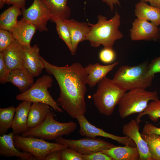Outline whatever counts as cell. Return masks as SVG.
<instances>
[{"label":"cell","mask_w":160,"mask_h":160,"mask_svg":"<svg viewBox=\"0 0 160 160\" xmlns=\"http://www.w3.org/2000/svg\"><path fill=\"white\" fill-rule=\"evenodd\" d=\"M46 71L53 75L60 89L57 100L61 107L72 118L84 115L86 111L85 95L87 91V74L80 63L59 66L48 63L41 57Z\"/></svg>","instance_id":"obj_1"},{"label":"cell","mask_w":160,"mask_h":160,"mask_svg":"<svg viewBox=\"0 0 160 160\" xmlns=\"http://www.w3.org/2000/svg\"><path fill=\"white\" fill-rule=\"evenodd\" d=\"M97 19L96 24L89 23V30L86 40L93 47L102 45L104 47L113 48L115 41L123 37L119 29L121 24L120 15L116 11L109 20L101 15L98 16Z\"/></svg>","instance_id":"obj_2"},{"label":"cell","mask_w":160,"mask_h":160,"mask_svg":"<svg viewBox=\"0 0 160 160\" xmlns=\"http://www.w3.org/2000/svg\"><path fill=\"white\" fill-rule=\"evenodd\" d=\"M148 64L146 62L136 65H122L117 70L112 79L126 91L145 89L151 86L154 77L147 74Z\"/></svg>","instance_id":"obj_3"},{"label":"cell","mask_w":160,"mask_h":160,"mask_svg":"<svg viewBox=\"0 0 160 160\" xmlns=\"http://www.w3.org/2000/svg\"><path fill=\"white\" fill-rule=\"evenodd\" d=\"M126 91L106 76L98 83L92 99L95 105L100 113L109 116Z\"/></svg>","instance_id":"obj_4"},{"label":"cell","mask_w":160,"mask_h":160,"mask_svg":"<svg viewBox=\"0 0 160 160\" xmlns=\"http://www.w3.org/2000/svg\"><path fill=\"white\" fill-rule=\"evenodd\" d=\"M54 113L51 110L45 120L38 126L28 128L21 135L25 137H33L49 140L64 135H68L76 129V124L72 121L66 123L58 122L54 119Z\"/></svg>","instance_id":"obj_5"},{"label":"cell","mask_w":160,"mask_h":160,"mask_svg":"<svg viewBox=\"0 0 160 160\" xmlns=\"http://www.w3.org/2000/svg\"><path fill=\"white\" fill-rule=\"evenodd\" d=\"M159 100L156 91L145 89H135L125 92L119 100V115L122 119L143 112L150 101Z\"/></svg>","instance_id":"obj_6"},{"label":"cell","mask_w":160,"mask_h":160,"mask_svg":"<svg viewBox=\"0 0 160 160\" xmlns=\"http://www.w3.org/2000/svg\"><path fill=\"white\" fill-rule=\"evenodd\" d=\"M53 79L50 76L44 75L38 79L33 86L25 92L17 95L16 99L33 103H40L47 104L55 111H63L50 95L48 89L52 86Z\"/></svg>","instance_id":"obj_7"},{"label":"cell","mask_w":160,"mask_h":160,"mask_svg":"<svg viewBox=\"0 0 160 160\" xmlns=\"http://www.w3.org/2000/svg\"><path fill=\"white\" fill-rule=\"evenodd\" d=\"M14 141L18 149L30 153L39 160H44L46 156L50 153L67 147L56 142L47 141L41 138L20 135H14Z\"/></svg>","instance_id":"obj_8"},{"label":"cell","mask_w":160,"mask_h":160,"mask_svg":"<svg viewBox=\"0 0 160 160\" xmlns=\"http://www.w3.org/2000/svg\"><path fill=\"white\" fill-rule=\"evenodd\" d=\"M96 137H86L79 140H71L60 137L55 140L56 143L73 148L83 155L100 151L116 146L110 143Z\"/></svg>","instance_id":"obj_9"},{"label":"cell","mask_w":160,"mask_h":160,"mask_svg":"<svg viewBox=\"0 0 160 160\" xmlns=\"http://www.w3.org/2000/svg\"><path fill=\"white\" fill-rule=\"evenodd\" d=\"M22 19L34 25L40 32L48 30L47 25L51 16L45 4L41 0H33L28 8L21 9Z\"/></svg>","instance_id":"obj_10"},{"label":"cell","mask_w":160,"mask_h":160,"mask_svg":"<svg viewBox=\"0 0 160 160\" xmlns=\"http://www.w3.org/2000/svg\"><path fill=\"white\" fill-rule=\"evenodd\" d=\"M76 119L79 125V133L82 136L103 137L111 139L124 145L136 147L135 143L129 137L126 136H118L107 132L91 124L86 119L84 115H80Z\"/></svg>","instance_id":"obj_11"},{"label":"cell","mask_w":160,"mask_h":160,"mask_svg":"<svg viewBox=\"0 0 160 160\" xmlns=\"http://www.w3.org/2000/svg\"><path fill=\"white\" fill-rule=\"evenodd\" d=\"M130 30L132 41H153L159 39V28L151 22L137 18L132 23Z\"/></svg>","instance_id":"obj_12"},{"label":"cell","mask_w":160,"mask_h":160,"mask_svg":"<svg viewBox=\"0 0 160 160\" xmlns=\"http://www.w3.org/2000/svg\"><path fill=\"white\" fill-rule=\"evenodd\" d=\"M139 124L132 119L123 127L122 133L131 138L135 143L140 154V160H154L150 152L147 144L139 132Z\"/></svg>","instance_id":"obj_13"},{"label":"cell","mask_w":160,"mask_h":160,"mask_svg":"<svg viewBox=\"0 0 160 160\" xmlns=\"http://www.w3.org/2000/svg\"><path fill=\"white\" fill-rule=\"evenodd\" d=\"M22 55L23 67L34 77L38 76L45 66L37 45L29 47L22 46Z\"/></svg>","instance_id":"obj_14"},{"label":"cell","mask_w":160,"mask_h":160,"mask_svg":"<svg viewBox=\"0 0 160 160\" xmlns=\"http://www.w3.org/2000/svg\"><path fill=\"white\" fill-rule=\"evenodd\" d=\"M14 134L11 132L0 136V155L4 157H17L21 160H35L32 154L24 151L21 152L15 146L14 141Z\"/></svg>","instance_id":"obj_15"},{"label":"cell","mask_w":160,"mask_h":160,"mask_svg":"<svg viewBox=\"0 0 160 160\" xmlns=\"http://www.w3.org/2000/svg\"><path fill=\"white\" fill-rule=\"evenodd\" d=\"M69 29L72 47V55H75L79 43L86 40L89 30V23L79 22L73 19L64 20Z\"/></svg>","instance_id":"obj_16"},{"label":"cell","mask_w":160,"mask_h":160,"mask_svg":"<svg viewBox=\"0 0 160 160\" xmlns=\"http://www.w3.org/2000/svg\"><path fill=\"white\" fill-rule=\"evenodd\" d=\"M36 29L29 22L22 18L11 32L14 39L22 46L29 47Z\"/></svg>","instance_id":"obj_17"},{"label":"cell","mask_w":160,"mask_h":160,"mask_svg":"<svg viewBox=\"0 0 160 160\" xmlns=\"http://www.w3.org/2000/svg\"><path fill=\"white\" fill-rule=\"evenodd\" d=\"M31 102L23 100L15 108L11 128L14 135L21 134L28 129L27 126L28 114Z\"/></svg>","instance_id":"obj_18"},{"label":"cell","mask_w":160,"mask_h":160,"mask_svg":"<svg viewBox=\"0 0 160 160\" xmlns=\"http://www.w3.org/2000/svg\"><path fill=\"white\" fill-rule=\"evenodd\" d=\"M119 64L115 62L106 65L99 63L89 64L85 67L87 74V84L91 88L93 87Z\"/></svg>","instance_id":"obj_19"},{"label":"cell","mask_w":160,"mask_h":160,"mask_svg":"<svg viewBox=\"0 0 160 160\" xmlns=\"http://www.w3.org/2000/svg\"><path fill=\"white\" fill-rule=\"evenodd\" d=\"M2 52L5 63L10 71L24 68L22 46L16 40Z\"/></svg>","instance_id":"obj_20"},{"label":"cell","mask_w":160,"mask_h":160,"mask_svg":"<svg viewBox=\"0 0 160 160\" xmlns=\"http://www.w3.org/2000/svg\"><path fill=\"white\" fill-rule=\"evenodd\" d=\"M34 77L24 68L10 71L8 82L16 87L21 93L24 92L33 84Z\"/></svg>","instance_id":"obj_21"},{"label":"cell","mask_w":160,"mask_h":160,"mask_svg":"<svg viewBox=\"0 0 160 160\" xmlns=\"http://www.w3.org/2000/svg\"><path fill=\"white\" fill-rule=\"evenodd\" d=\"M48 8L53 23L57 20L69 19L71 10L67 5L68 0H41Z\"/></svg>","instance_id":"obj_22"},{"label":"cell","mask_w":160,"mask_h":160,"mask_svg":"<svg viewBox=\"0 0 160 160\" xmlns=\"http://www.w3.org/2000/svg\"><path fill=\"white\" fill-rule=\"evenodd\" d=\"M100 152L110 156L113 160H138L140 159L139 153L136 147L115 146Z\"/></svg>","instance_id":"obj_23"},{"label":"cell","mask_w":160,"mask_h":160,"mask_svg":"<svg viewBox=\"0 0 160 160\" xmlns=\"http://www.w3.org/2000/svg\"><path fill=\"white\" fill-rule=\"evenodd\" d=\"M134 11L137 18L150 21L157 26L160 25V8L140 1L135 5Z\"/></svg>","instance_id":"obj_24"},{"label":"cell","mask_w":160,"mask_h":160,"mask_svg":"<svg viewBox=\"0 0 160 160\" xmlns=\"http://www.w3.org/2000/svg\"><path fill=\"white\" fill-rule=\"evenodd\" d=\"M49 106L40 103H33L31 106L28 118V128L35 127L41 123L46 119L50 110Z\"/></svg>","instance_id":"obj_25"},{"label":"cell","mask_w":160,"mask_h":160,"mask_svg":"<svg viewBox=\"0 0 160 160\" xmlns=\"http://www.w3.org/2000/svg\"><path fill=\"white\" fill-rule=\"evenodd\" d=\"M22 15L21 8L12 5L0 14V28L11 32L17 25L18 17Z\"/></svg>","instance_id":"obj_26"},{"label":"cell","mask_w":160,"mask_h":160,"mask_svg":"<svg viewBox=\"0 0 160 160\" xmlns=\"http://www.w3.org/2000/svg\"><path fill=\"white\" fill-rule=\"evenodd\" d=\"M15 108L11 106L0 108V135L5 134L11 128Z\"/></svg>","instance_id":"obj_27"},{"label":"cell","mask_w":160,"mask_h":160,"mask_svg":"<svg viewBox=\"0 0 160 160\" xmlns=\"http://www.w3.org/2000/svg\"><path fill=\"white\" fill-rule=\"evenodd\" d=\"M141 134L154 160H160V135Z\"/></svg>","instance_id":"obj_28"},{"label":"cell","mask_w":160,"mask_h":160,"mask_svg":"<svg viewBox=\"0 0 160 160\" xmlns=\"http://www.w3.org/2000/svg\"><path fill=\"white\" fill-rule=\"evenodd\" d=\"M147 115L149 119L153 122H157L160 118V100H152L148 103L147 107L142 112L139 113L136 120L139 123L141 118Z\"/></svg>","instance_id":"obj_29"},{"label":"cell","mask_w":160,"mask_h":160,"mask_svg":"<svg viewBox=\"0 0 160 160\" xmlns=\"http://www.w3.org/2000/svg\"><path fill=\"white\" fill-rule=\"evenodd\" d=\"M55 23L59 37L65 43L71 53L72 52V47L71 35L67 25L64 20H57Z\"/></svg>","instance_id":"obj_30"},{"label":"cell","mask_w":160,"mask_h":160,"mask_svg":"<svg viewBox=\"0 0 160 160\" xmlns=\"http://www.w3.org/2000/svg\"><path fill=\"white\" fill-rule=\"evenodd\" d=\"M15 41L11 32L0 29V52H2Z\"/></svg>","instance_id":"obj_31"},{"label":"cell","mask_w":160,"mask_h":160,"mask_svg":"<svg viewBox=\"0 0 160 160\" xmlns=\"http://www.w3.org/2000/svg\"><path fill=\"white\" fill-rule=\"evenodd\" d=\"M60 154L61 160H84L83 154L68 147L60 150Z\"/></svg>","instance_id":"obj_32"},{"label":"cell","mask_w":160,"mask_h":160,"mask_svg":"<svg viewBox=\"0 0 160 160\" xmlns=\"http://www.w3.org/2000/svg\"><path fill=\"white\" fill-rule=\"evenodd\" d=\"M116 55L113 48L104 47L100 51L99 57L103 63L109 64L115 60Z\"/></svg>","instance_id":"obj_33"},{"label":"cell","mask_w":160,"mask_h":160,"mask_svg":"<svg viewBox=\"0 0 160 160\" xmlns=\"http://www.w3.org/2000/svg\"><path fill=\"white\" fill-rule=\"evenodd\" d=\"M10 71L4 61L2 52H0V82L1 84L8 82V78Z\"/></svg>","instance_id":"obj_34"},{"label":"cell","mask_w":160,"mask_h":160,"mask_svg":"<svg viewBox=\"0 0 160 160\" xmlns=\"http://www.w3.org/2000/svg\"><path fill=\"white\" fill-rule=\"evenodd\" d=\"M159 73H160V56L154 58L149 63L147 74L151 76Z\"/></svg>","instance_id":"obj_35"},{"label":"cell","mask_w":160,"mask_h":160,"mask_svg":"<svg viewBox=\"0 0 160 160\" xmlns=\"http://www.w3.org/2000/svg\"><path fill=\"white\" fill-rule=\"evenodd\" d=\"M84 160H113L110 156L100 151L83 155Z\"/></svg>","instance_id":"obj_36"},{"label":"cell","mask_w":160,"mask_h":160,"mask_svg":"<svg viewBox=\"0 0 160 160\" xmlns=\"http://www.w3.org/2000/svg\"><path fill=\"white\" fill-rule=\"evenodd\" d=\"M141 133L144 135H160V128L157 127L151 123H147L144 125L142 132Z\"/></svg>","instance_id":"obj_37"},{"label":"cell","mask_w":160,"mask_h":160,"mask_svg":"<svg viewBox=\"0 0 160 160\" xmlns=\"http://www.w3.org/2000/svg\"><path fill=\"white\" fill-rule=\"evenodd\" d=\"M44 160H61L60 150L50 153L46 156Z\"/></svg>","instance_id":"obj_38"},{"label":"cell","mask_w":160,"mask_h":160,"mask_svg":"<svg viewBox=\"0 0 160 160\" xmlns=\"http://www.w3.org/2000/svg\"><path fill=\"white\" fill-rule=\"evenodd\" d=\"M25 1L26 0H6V4L17 5L23 9L25 8Z\"/></svg>","instance_id":"obj_39"},{"label":"cell","mask_w":160,"mask_h":160,"mask_svg":"<svg viewBox=\"0 0 160 160\" xmlns=\"http://www.w3.org/2000/svg\"><path fill=\"white\" fill-rule=\"evenodd\" d=\"M103 1L106 3L110 7L111 11L113 10L114 5H117L120 6V3L119 0H101Z\"/></svg>","instance_id":"obj_40"},{"label":"cell","mask_w":160,"mask_h":160,"mask_svg":"<svg viewBox=\"0 0 160 160\" xmlns=\"http://www.w3.org/2000/svg\"><path fill=\"white\" fill-rule=\"evenodd\" d=\"M140 1L149 2L151 5L160 8V0H140Z\"/></svg>","instance_id":"obj_41"},{"label":"cell","mask_w":160,"mask_h":160,"mask_svg":"<svg viewBox=\"0 0 160 160\" xmlns=\"http://www.w3.org/2000/svg\"><path fill=\"white\" fill-rule=\"evenodd\" d=\"M6 0H0V9H1L6 4Z\"/></svg>","instance_id":"obj_42"},{"label":"cell","mask_w":160,"mask_h":160,"mask_svg":"<svg viewBox=\"0 0 160 160\" xmlns=\"http://www.w3.org/2000/svg\"><path fill=\"white\" fill-rule=\"evenodd\" d=\"M159 35H160L159 39H160V26L159 28Z\"/></svg>","instance_id":"obj_43"}]
</instances>
